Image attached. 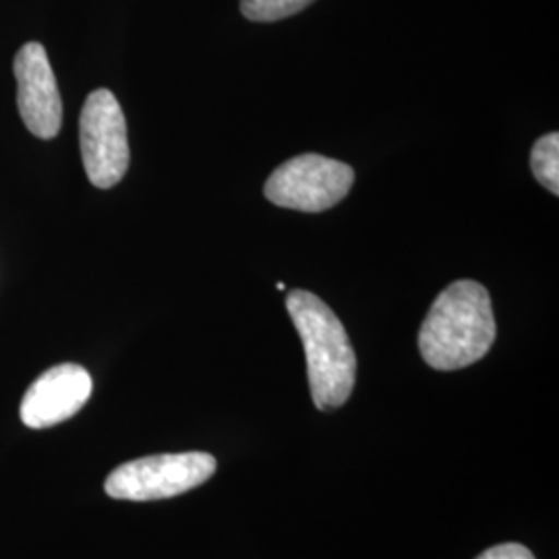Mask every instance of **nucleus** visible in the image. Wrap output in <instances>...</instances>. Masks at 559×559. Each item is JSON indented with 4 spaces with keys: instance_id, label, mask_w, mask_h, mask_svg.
Wrapping results in <instances>:
<instances>
[{
    "instance_id": "nucleus-5",
    "label": "nucleus",
    "mask_w": 559,
    "mask_h": 559,
    "mask_svg": "<svg viewBox=\"0 0 559 559\" xmlns=\"http://www.w3.org/2000/svg\"><path fill=\"white\" fill-rule=\"evenodd\" d=\"M81 158L87 179L98 189H110L129 168L127 120L119 100L108 90L87 96L80 117Z\"/></svg>"
},
{
    "instance_id": "nucleus-2",
    "label": "nucleus",
    "mask_w": 559,
    "mask_h": 559,
    "mask_svg": "<svg viewBox=\"0 0 559 559\" xmlns=\"http://www.w3.org/2000/svg\"><path fill=\"white\" fill-rule=\"evenodd\" d=\"M286 309L299 332L311 399L320 411H336L350 399L357 380V357L336 313L307 290H290Z\"/></svg>"
},
{
    "instance_id": "nucleus-7",
    "label": "nucleus",
    "mask_w": 559,
    "mask_h": 559,
    "mask_svg": "<svg viewBox=\"0 0 559 559\" xmlns=\"http://www.w3.org/2000/svg\"><path fill=\"white\" fill-rule=\"evenodd\" d=\"M90 373L75 362H62L44 371L21 400V420L32 429L55 427L71 419L92 396Z\"/></svg>"
},
{
    "instance_id": "nucleus-9",
    "label": "nucleus",
    "mask_w": 559,
    "mask_h": 559,
    "mask_svg": "<svg viewBox=\"0 0 559 559\" xmlns=\"http://www.w3.org/2000/svg\"><path fill=\"white\" fill-rule=\"evenodd\" d=\"M316 0H240V11L247 20L278 21L297 15Z\"/></svg>"
},
{
    "instance_id": "nucleus-6",
    "label": "nucleus",
    "mask_w": 559,
    "mask_h": 559,
    "mask_svg": "<svg viewBox=\"0 0 559 559\" xmlns=\"http://www.w3.org/2000/svg\"><path fill=\"white\" fill-rule=\"evenodd\" d=\"M13 69L25 127L40 140L57 138L62 124V100L46 48L40 41H27L17 52Z\"/></svg>"
},
{
    "instance_id": "nucleus-3",
    "label": "nucleus",
    "mask_w": 559,
    "mask_h": 559,
    "mask_svg": "<svg viewBox=\"0 0 559 559\" xmlns=\"http://www.w3.org/2000/svg\"><path fill=\"white\" fill-rule=\"evenodd\" d=\"M216 473V459L205 452L158 454L120 464L104 483L112 500L156 501L177 498Z\"/></svg>"
},
{
    "instance_id": "nucleus-1",
    "label": "nucleus",
    "mask_w": 559,
    "mask_h": 559,
    "mask_svg": "<svg viewBox=\"0 0 559 559\" xmlns=\"http://www.w3.org/2000/svg\"><path fill=\"white\" fill-rule=\"evenodd\" d=\"M496 332L487 288L473 280H459L441 293L423 321L420 355L438 371L464 369L489 353Z\"/></svg>"
},
{
    "instance_id": "nucleus-10",
    "label": "nucleus",
    "mask_w": 559,
    "mask_h": 559,
    "mask_svg": "<svg viewBox=\"0 0 559 559\" xmlns=\"http://www.w3.org/2000/svg\"><path fill=\"white\" fill-rule=\"evenodd\" d=\"M477 559H535V556L531 549L519 543H501L480 554Z\"/></svg>"
},
{
    "instance_id": "nucleus-4",
    "label": "nucleus",
    "mask_w": 559,
    "mask_h": 559,
    "mask_svg": "<svg viewBox=\"0 0 559 559\" xmlns=\"http://www.w3.org/2000/svg\"><path fill=\"white\" fill-rule=\"evenodd\" d=\"M355 182V170L320 154H302L278 166L263 187L265 198L297 212H325L344 200Z\"/></svg>"
},
{
    "instance_id": "nucleus-8",
    "label": "nucleus",
    "mask_w": 559,
    "mask_h": 559,
    "mask_svg": "<svg viewBox=\"0 0 559 559\" xmlns=\"http://www.w3.org/2000/svg\"><path fill=\"white\" fill-rule=\"evenodd\" d=\"M531 168L545 189L559 195V135L549 133L540 138L531 152Z\"/></svg>"
}]
</instances>
